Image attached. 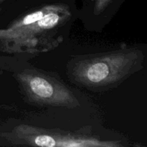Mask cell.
<instances>
[{
    "label": "cell",
    "instance_id": "obj_1",
    "mask_svg": "<svg viewBox=\"0 0 147 147\" xmlns=\"http://www.w3.org/2000/svg\"><path fill=\"white\" fill-rule=\"evenodd\" d=\"M67 5L46 4L30 10L0 29V49L12 54H40L54 50L63 40L61 29L71 17Z\"/></svg>",
    "mask_w": 147,
    "mask_h": 147
},
{
    "label": "cell",
    "instance_id": "obj_2",
    "mask_svg": "<svg viewBox=\"0 0 147 147\" xmlns=\"http://www.w3.org/2000/svg\"><path fill=\"white\" fill-rule=\"evenodd\" d=\"M145 55L136 47L73 57L67 65L70 81L97 93L119 87L132 75L142 70Z\"/></svg>",
    "mask_w": 147,
    "mask_h": 147
},
{
    "label": "cell",
    "instance_id": "obj_3",
    "mask_svg": "<svg viewBox=\"0 0 147 147\" xmlns=\"http://www.w3.org/2000/svg\"><path fill=\"white\" fill-rule=\"evenodd\" d=\"M14 77L26 102L37 107L76 109L80 103L71 89L55 73L37 68H25Z\"/></svg>",
    "mask_w": 147,
    "mask_h": 147
},
{
    "label": "cell",
    "instance_id": "obj_4",
    "mask_svg": "<svg viewBox=\"0 0 147 147\" xmlns=\"http://www.w3.org/2000/svg\"><path fill=\"white\" fill-rule=\"evenodd\" d=\"M16 146L46 147H120L118 140H106L88 134L45 129L28 124L14 126L10 132L1 134Z\"/></svg>",
    "mask_w": 147,
    "mask_h": 147
},
{
    "label": "cell",
    "instance_id": "obj_5",
    "mask_svg": "<svg viewBox=\"0 0 147 147\" xmlns=\"http://www.w3.org/2000/svg\"><path fill=\"white\" fill-rule=\"evenodd\" d=\"M113 0H95L94 14L99 15L102 14L111 4Z\"/></svg>",
    "mask_w": 147,
    "mask_h": 147
},
{
    "label": "cell",
    "instance_id": "obj_6",
    "mask_svg": "<svg viewBox=\"0 0 147 147\" xmlns=\"http://www.w3.org/2000/svg\"><path fill=\"white\" fill-rule=\"evenodd\" d=\"M4 1V0H0V4H1V3L2 2V1Z\"/></svg>",
    "mask_w": 147,
    "mask_h": 147
}]
</instances>
